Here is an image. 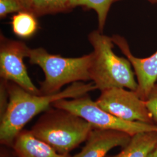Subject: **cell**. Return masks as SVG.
I'll return each instance as SVG.
<instances>
[{
  "mask_svg": "<svg viewBox=\"0 0 157 157\" xmlns=\"http://www.w3.org/2000/svg\"><path fill=\"white\" fill-rule=\"evenodd\" d=\"M6 87L9 102L6 112L1 117L0 125V140L6 144L13 143L30 120L48 109L56 101L78 98L97 90L93 82H75L62 91L48 95L32 94L12 82L7 81Z\"/></svg>",
  "mask_w": 157,
  "mask_h": 157,
  "instance_id": "obj_1",
  "label": "cell"
},
{
  "mask_svg": "<svg viewBox=\"0 0 157 157\" xmlns=\"http://www.w3.org/2000/svg\"><path fill=\"white\" fill-rule=\"evenodd\" d=\"M88 40L93 48L90 80L97 89L121 87L136 91L138 84L132 64L127 58L119 57L113 52L112 37L103 34L98 29L89 34Z\"/></svg>",
  "mask_w": 157,
  "mask_h": 157,
  "instance_id": "obj_2",
  "label": "cell"
},
{
  "mask_svg": "<svg viewBox=\"0 0 157 157\" xmlns=\"http://www.w3.org/2000/svg\"><path fill=\"white\" fill-rule=\"evenodd\" d=\"M93 129L84 119L66 110L54 108L45 111L30 132L57 152L69 154L87 140Z\"/></svg>",
  "mask_w": 157,
  "mask_h": 157,
  "instance_id": "obj_3",
  "label": "cell"
},
{
  "mask_svg": "<svg viewBox=\"0 0 157 157\" xmlns=\"http://www.w3.org/2000/svg\"><path fill=\"white\" fill-rule=\"evenodd\" d=\"M29 63L37 65L44 73V80L40 83L42 94L48 95L59 92L69 83L90 80V69L93 52L77 58H65L48 52L39 47L30 49Z\"/></svg>",
  "mask_w": 157,
  "mask_h": 157,
  "instance_id": "obj_4",
  "label": "cell"
},
{
  "mask_svg": "<svg viewBox=\"0 0 157 157\" xmlns=\"http://www.w3.org/2000/svg\"><path fill=\"white\" fill-rule=\"evenodd\" d=\"M52 106L66 110L84 119L94 129L115 130L131 136L142 132H157L156 124L127 121L105 111L87 94L71 100H58Z\"/></svg>",
  "mask_w": 157,
  "mask_h": 157,
  "instance_id": "obj_5",
  "label": "cell"
},
{
  "mask_svg": "<svg viewBox=\"0 0 157 157\" xmlns=\"http://www.w3.org/2000/svg\"><path fill=\"white\" fill-rule=\"evenodd\" d=\"M95 102L105 111L122 119L156 124L146 101L142 100L136 91L121 87L109 88L101 91Z\"/></svg>",
  "mask_w": 157,
  "mask_h": 157,
  "instance_id": "obj_6",
  "label": "cell"
},
{
  "mask_svg": "<svg viewBox=\"0 0 157 157\" xmlns=\"http://www.w3.org/2000/svg\"><path fill=\"white\" fill-rule=\"evenodd\" d=\"M30 49L22 41L6 38L1 33L0 76L32 94L41 95L40 90L30 78L23 61L24 58L28 57Z\"/></svg>",
  "mask_w": 157,
  "mask_h": 157,
  "instance_id": "obj_7",
  "label": "cell"
},
{
  "mask_svg": "<svg viewBox=\"0 0 157 157\" xmlns=\"http://www.w3.org/2000/svg\"><path fill=\"white\" fill-rule=\"evenodd\" d=\"M112 39L131 63L138 84L136 91L142 100L146 101L157 83V51L147 58H137L132 54L128 41L124 37L115 34L112 36Z\"/></svg>",
  "mask_w": 157,
  "mask_h": 157,
  "instance_id": "obj_8",
  "label": "cell"
},
{
  "mask_svg": "<svg viewBox=\"0 0 157 157\" xmlns=\"http://www.w3.org/2000/svg\"><path fill=\"white\" fill-rule=\"evenodd\" d=\"M131 137L130 135L121 132L94 129L82 151L71 157H105L115 147L124 148L129 143Z\"/></svg>",
  "mask_w": 157,
  "mask_h": 157,
  "instance_id": "obj_9",
  "label": "cell"
},
{
  "mask_svg": "<svg viewBox=\"0 0 157 157\" xmlns=\"http://www.w3.org/2000/svg\"><path fill=\"white\" fill-rule=\"evenodd\" d=\"M18 157H71L61 154L34 136L30 131H22L13 141Z\"/></svg>",
  "mask_w": 157,
  "mask_h": 157,
  "instance_id": "obj_10",
  "label": "cell"
},
{
  "mask_svg": "<svg viewBox=\"0 0 157 157\" xmlns=\"http://www.w3.org/2000/svg\"><path fill=\"white\" fill-rule=\"evenodd\" d=\"M157 144V132H142L132 136L129 143L112 157H147Z\"/></svg>",
  "mask_w": 157,
  "mask_h": 157,
  "instance_id": "obj_11",
  "label": "cell"
},
{
  "mask_svg": "<svg viewBox=\"0 0 157 157\" xmlns=\"http://www.w3.org/2000/svg\"><path fill=\"white\" fill-rule=\"evenodd\" d=\"M29 12L36 17L72 11L71 0H28Z\"/></svg>",
  "mask_w": 157,
  "mask_h": 157,
  "instance_id": "obj_12",
  "label": "cell"
},
{
  "mask_svg": "<svg viewBox=\"0 0 157 157\" xmlns=\"http://www.w3.org/2000/svg\"><path fill=\"white\" fill-rule=\"evenodd\" d=\"M36 17L29 12L16 13L11 18L12 28L13 33L22 39H28L33 36L39 28Z\"/></svg>",
  "mask_w": 157,
  "mask_h": 157,
  "instance_id": "obj_13",
  "label": "cell"
},
{
  "mask_svg": "<svg viewBox=\"0 0 157 157\" xmlns=\"http://www.w3.org/2000/svg\"><path fill=\"white\" fill-rule=\"evenodd\" d=\"M114 2L115 0H71V4L73 9L77 6H82L94 10L98 16V30L103 33L108 13Z\"/></svg>",
  "mask_w": 157,
  "mask_h": 157,
  "instance_id": "obj_14",
  "label": "cell"
},
{
  "mask_svg": "<svg viewBox=\"0 0 157 157\" xmlns=\"http://www.w3.org/2000/svg\"><path fill=\"white\" fill-rule=\"evenodd\" d=\"M28 0H0V17L4 18L12 13L28 12Z\"/></svg>",
  "mask_w": 157,
  "mask_h": 157,
  "instance_id": "obj_15",
  "label": "cell"
},
{
  "mask_svg": "<svg viewBox=\"0 0 157 157\" xmlns=\"http://www.w3.org/2000/svg\"><path fill=\"white\" fill-rule=\"evenodd\" d=\"M146 103L154 121L157 123V83L152 89L146 100Z\"/></svg>",
  "mask_w": 157,
  "mask_h": 157,
  "instance_id": "obj_16",
  "label": "cell"
},
{
  "mask_svg": "<svg viewBox=\"0 0 157 157\" xmlns=\"http://www.w3.org/2000/svg\"><path fill=\"white\" fill-rule=\"evenodd\" d=\"M147 157H157V144Z\"/></svg>",
  "mask_w": 157,
  "mask_h": 157,
  "instance_id": "obj_17",
  "label": "cell"
},
{
  "mask_svg": "<svg viewBox=\"0 0 157 157\" xmlns=\"http://www.w3.org/2000/svg\"><path fill=\"white\" fill-rule=\"evenodd\" d=\"M119 1H122V0H115V2ZM147 1L151 4H157V0H147Z\"/></svg>",
  "mask_w": 157,
  "mask_h": 157,
  "instance_id": "obj_18",
  "label": "cell"
}]
</instances>
